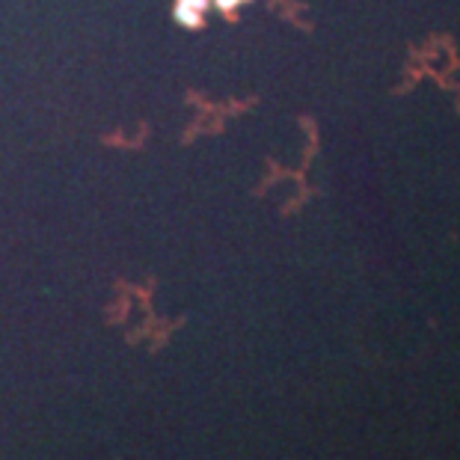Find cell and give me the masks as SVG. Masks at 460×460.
Listing matches in <instances>:
<instances>
[{"mask_svg":"<svg viewBox=\"0 0 460 460\" xmlns=\"http://www.w3.org/2000/svg\"><path fill=\"white\" fill-rule=\"evenodd\" d=\"M178 4L190 6V9H196V12H205V9L211 6V0H178Z\"/></svg>","mask_w":460,"mask_h":460,"instance_id":"7a4b0ae2","label":"cell"},{"mask_svg":"<svg viewBox=\"0 0 460 460\" xmlns=\"http://www.w3.org/2000/svg\"><path fill=\"white\" fill-rule=\"evenodd\" d=\"M176 21H178L181 27H199V24H202V12H196V9H190V6L178 4V6H176Z\"/></svg>","mask_w":460,"mask_h":460,"instance_id":"6da1fadb","label":"cell"},{"mask_svg":"<svg viewBox=\"0 0 460 460\" xmlns=\"http://www.w3.org/2000/svg\"><path fill=\"white\" fill-rule=\"evenodd\" d=\"M238 4H243V0H214V6H217V9H223V12H229V9H235Z\"/></svg>","mask_w":460,"mask_h":460,"instance_id":"3957f363","label":"cell"}]
</instances>
